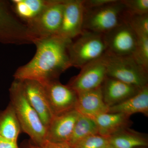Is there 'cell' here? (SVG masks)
Listing matches in <instances>:
<instances>
[{
  "instance_id": "obj_1",
  "label": "cell",
  "mask_w": 148,
  "mask_h": 148,
  "mask_svg": "<svg viewBox=\"0 0 148 148\" xmlns=\"http://www.w3.org/2000/svg\"><path fill=\"white\" fill-rule=\"evenodd\" d=\"M71 41L58 36L36 40L34 56L16 70L14 80H32L42 84L58 80L61 74L71 67L68 51Z\"/></svg>"
},
{
  "instance_id": "obj_2",
  "label": "cell",
  "mask_w": 148,
  "mask_h": 148,
  "mask_svg": "<svg viewBox=\"0 0 148 148\" xmlns=\"http://www.w3.org/2000/svg\"><path fill=\"white\" fill-rule=\"evenodd\" d=\"M9 92L10 103L16 113L21 130L29 135L33 143H43L46 138V127L28 101L21 82L14 80Z\"/></svg>"
},
{
  "instance_id": "obj_3",
  "label": "cell",
  "mask_w": 148,
  "mask_h": 148,
  "mask_svg": "<svg viewBox=\"0 0 148 148\" xmlns=\"http://www.w3.org/2000/svg\"><path fill=\"white\" fill-rule=\"evenodd\" d=\"M102 58L107 76L139 88L148 85V70L132 56H117L106 52Z\"/></svg>"
},
{
  "instance_id": "obj_4",
  "label": "cell",
  "mask_w": 148,
  "mask_h": 148,
  "mask_svg": "<svg viewBox=\"0 0 148 148\" xmlns=\"http://www.w3.org/2000/svg\"><path fill=\"white\" fill-rule=\"evenodd\" d=\"M68 51L71 67L81 69L106 53L103 35L84 30L71 42Z\"/></svg>"
},
{
  "instance_id": "obj_5",
  "label": "cell",
  "mask_w": 148,
  "mask_h": 148,
  "mask_svg": "<svg viewBox=\"0 0 148 148\" xmlns=\"http://www.w3.org/2000/svg\"><path fill=\"white\" fill-rule=\"evenodd\" d=\"M125 8L121 0L84 9L83 31L104 34L123 22Z\"/></svg>"
},
{
  "instance_id": "obj_6",
  "label": "cell",
  "mask_w": 148,
  "mask_h": 148,
  "mask_svg": "<svg viewBox=\"0 0 148 148\" xmlns=\"http://www.w3.org/2000/svg\"><path fill=\"white\" fill-rule=\"evenodd\" d=\"M27 24L14 12L10 2L0 0V43L16 45L34 44Z\"/></svg>"
},
{
  "instance_id": "obj_7",
  "label": "cell",
  "mask_w": 148,
  "mask_h": 148,
  "mask_svg": "<svg viewBox=\"0 0 148 148\" xmlns=\"http://www.w3.org/2000/svg\"><path fill=\"white\" fill-rule=\"evenodd\" d=\"M65 1L53 0L38 16L26 24L35 40L58 35L62 22Z\"/></svg>"
},
{
  "instance_id": "obj_8",
  "label": "cell",
  "mask_w": 148,
  "mask_h": 148,
  "mask_svg": "<svg viewBox=\"0 0 148 148\" xmlns=\"http://www.w3.org/2000/svg\"><path fill=\"white\" fill-rule=\"evenodd\" d=\"M103 35L106 52L117 56H132L138 42V36L125 22Z\"/></svg>"
},
{
  "instance_id": "obj_9",
  "label": "cell",
  "mask_w": 148,
  "mask_h": 148,
  "mask_svg": "<svg viewBox=\"0 0 148 148\" xmlns=\"http://www.w3.org/2000/svg\"><path fill=\"white\" fill-rule=\"evenodd\" d=\"M42 85L53 116L75 110L78 94L69 85L62 84L58 80Z\"/></svg>"
},
{
  "instance_id": "obj_10",
  "label": "cell",
  "mask_w": 148,
  "mask_h": 148,
  "mask_svg": "<svg viewBox=\"0 0 148 148\" xmlns=\"http://www.w3.org/2000/svg\"><path fill=\"white\" fill-rule=\"evenodd\" d=\"M107 77L106 66L101 57L82 67L68 85L78 94L101 87Z\"/></svg>"
},
{
  "instance_id": "obj_11",
  "label": "cell",
  "mask_w": 148,
  "mask_h": 148,
  "mask_svg": "<svg viewBox=\"0 0 148 148\" xmlns=\"http://www.w3.org/2000/svg\"><path fill=\"white\" fill-rule=\"evenodd\" d=\"M83 0H65L62 22L57 36L71 41L83 32Z\"/></svg>"
},
{
  "instance_id": "obj_12",
  "label": "cell",
  "mask_w": 148,
  "mask_h": 148,
  "mask_svg": "<svg viewBox=\"0 0 148 148\" xmlns=\"http://www.w3.org/2000/svg\"><path fill=\"white\" fill-rule=\"evenodd\" d=\"M21 82L28 101L47 128L53 116L51 110L43 85L32 80H25Z\"/></svg>"
},
{
  "instance_id": "obj_13",
  "label": "cell",
  "mask_w": 148,
  "mask_h": 148,
  "mask_svg": "<svg viewBox=\"0 0 148 148\" xmlns=\"http://www.w3.org/2000/svg\"><path fill=\"white\" fill-rule=\"evenodd\" d=\"M80 114L75 110L53 116L47 128L46 140L68 144Z\"/></svg>"
},
{
  "instance_id": "obj_14",
  "label": "cell",
  "mask_w": 148,
  "mask_h": 148,
  "mask_svg": "<svg viewBox=\"0 0 148 148\" xmlns=\"http://www.w3.org/2000/svg\"><path fill=\"white\" fill-rule=\"evenodd\" d=\"M141 89L108 76L102 86L103 100L108 108L125 101Z\"/></svg>"
},
{
  "instance_id": "obj_15",
  "label": "cell",
  "mask_w": 148,
  "mask_h": 148,
  "mask_svg": "<svg viewBox=\"0 0 148 148\" xmlns=\"http://www.w3.org/2000/svg\"><path fill=\"white\" fill-rule=\"evenodd\" d=\"M75 110L80 114L92 119L108 112L109 108L103 100L102 86L78 94Z\"/></svg>"
},
{
  "instance_id": "obj_16",
  "label": "cell",
  "mask_w": 148,
  "mask_h": 148,
  "mask_svg": "<svg viewBox=\"0 0 148 148\" xmlns=\"http://www.w3.org/2000/svg\"><path fill=\"white\" fill-rule=\"evenodd\" d=\"M130 117L121 113H106L93 119L99 135L109 138L117 132L129 128L132 124Z\"/></svg>"
},
{
  "instance_id": "obj_17",
  "label": "cell",
  "mask_w": 148,
  "mask_h": 148,
  "mask_svg": "<svg viewBox=\"0 0 148 148\" xmlns=\"http://www.w3.org/2000/svg\"><path fill=\"white\" fill-rule=\"evenodd\" d=\"M108 112L121 113L130 116L140 113L148 117V85L125 101L109 108Z\"/></svg>"
},
{
  "instance_id": "obj_18",
  "label": "cell",
  "mask_w": 148,
  "mask_h": 148,
  "mask_svg": "<svg viewBox=\"0 0 148 148\" xmlns=\"http://www.w3.org/2000/svg\"><path fill=\"white\" fill-rule=\"evenodd\" d=\"M53 0H12L11 5L15 15L25 24L38 16Z\"/></svg>"
},
{
  "instance_id": "obj_19",
  "label": "cell",
  "mask_w": 148,
  "mask_h": 148,
  "mask_svg": "<svg viewBox=\"0 0 148 148\" xmlns=\"http://www.w3.org/2000/svg\"><path fill=\"white\" fill-rule=\"evenodd\" d=\"M110 145L116 148H135L146 147L148 140L146 134L129 128L123 130L108 138Z\"/></svg>"
},
{
  "instance_id": "obj_20",
  "label": "cell",
  "mask_w": 148,
  "mask_h": 148,
  "mask_svg": "<svg viewBox=\"0 0 148 148\" xmlns=\"http://www.w3.org/2000/svg\"><path fill=\"white\" fill-rule=\"evenodd\" d=\"M21 130L16 113L10 103L5 109L0 112V136L17 142Z\"/></svg>"
},
{
  "instance_id": "obj_21",
  "label": "cell",
  "mask_w": 148,
  "mask_h": 148,
  "mask_svg": "<svg viewBox=\"0 0 148 148\" xmlns=\"http://www.w3.org/2000/svg\"><path fill=\"white\" fill-rule=\"evenodd\" d=\"M98 134L94 120L80 114L68 144L72 147L90 135Z\"/></svg>"
},
{
  "instance_id": "obj_22",
  "label": "cell",
  "mask_w": 148,
  "mask_h": 148,
  "mask_svg": "<svg viewBox=\"0 0 148 148\" xmlns=\"http://www.w3.org/2000/svg\"><path fill=\"white\" fill-rule=\"evenodd\" d=\"M123 21L129 25L138 36L148 37V14H133L125 9Z\"/></svg>"
},
{
  "instance_id": "obj_23",
  "label": "cell",
  "mask_w": 148,
  "mask_h": 148,
  "mask_svg": "<svg viewBox=\"0 0 148 148\" xmlns=\"http://www.w3.org/2000/svg\"><path fill=\"white\" fill-rule=\"evenodd\" d=\"M132 56L148 71V37L138 36L137 46Z\"/></svg>"
},
{
  "instance_id": "obj_24",
  "label": "cell",
  "mask_w": 148,
  "mask_h": 148,
  "mask_svg": "<svg viewBox=\"0 0 148 148\" xmlns=\"http://www.w3.org/2000/svg\"><path fill=\"white\" fill-rule=\"evenodd\" d=\"M110 145L108 139L106 137L96 134L88 136L81 140L73 148H106Z\"/></svg>"
},
{
  "instance_id": "obj_25",
  "label": "cell",
  "mask_w": 148,
  "mask_h": 148,
  "mask_svg": "<svg viewBox=\"0 0 148 148\" xmlns=\"http://www.w3.org/2000/svg\"><path fill=\"white\" fill-rule=\"evenodd\" d=\"M125 9L133 14H148V0H121Z\"/></svg>"
},
{
  "instance_id": "obj_26",
  "label": "cell",
  "mask_w": 148,
  "mask_h": 148,
  "mask_svg": "<svg viewBox=\"0 0 148 148\" xmlns=\"http://www.w3.org/2000/svg\"><path fill=\"white\" fill-rule=\"evenodd\" d=\"M23 148H73L67 144L52 143L46 140L40 144L33 143L31 140L26 141L23 144Z\"/></svg>"
},
{
  "instance_id": "obj_27",
  "label": "cell",
  "mask_w": 148,
  "mask_h": 148,
  "mask_svg": "<svg viewBox=\"0 0 148 148\" xmlns=\"http://www.w3.org/2000/svg\"><path fill=\"white\" fill-rule=\"evenodd\" d=\"M113 0H83L84 9L99 7L112 1Z\"/></svg>"
},
{
  "instance_id": "obj_28",
  "label": "cell",
  "mask_w": 148,
  "mask_h": 148,
  "mask_svg": "<svg viewBox=\"0 0 148 148\" xmlns=\"http://www.w3.org/2000/svg\"><path fill=\"white\" fill-rule=\"evenodd\" d=\"M0 148H19L17 142L7 140L0 136Z\"/></svg>"
},
{
  "instance_id": "obj_29",
  "label": "cell",
  "mask_w": 148,
  "mask_h": 148,
  "mask_svg": "<svg viewBox=\"0 0 148 148\" xmlns=\"http://www.w3.org/2000/svg\"><path fill=\"white\" fill-rule=\"evenodd\" d=\"M106 148H116L114 147H113V146H111V145H109L108 147H107Z\"/></svg>"
}]
</instances>
